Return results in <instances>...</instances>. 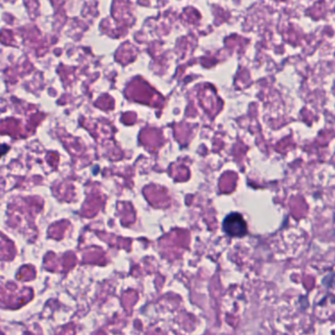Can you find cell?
<instances>
[{
    "mask_svg": "<svg viewBox=\"0 0 335 335\" xmlns=\"http://www.w3.org/2000/svg\"><path fill=\"white\" fill-rule=\"evenodd\" d=\"M224 231L230 237H242L247 233V224L239 212H231L224 218Z\"/></svg>",
    "mask_w": 335,
    "mask_h": 335,
    "instance_id": "cell-1",
    "label": "cell"
}]
</instances>
